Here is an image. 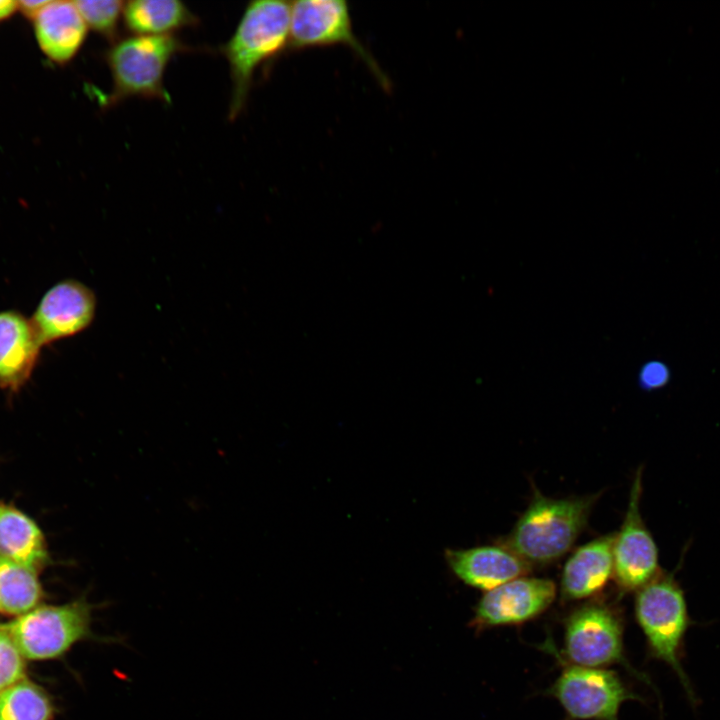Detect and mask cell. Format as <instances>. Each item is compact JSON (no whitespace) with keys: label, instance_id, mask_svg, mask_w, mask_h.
<instances>
[{"label":"cell","instance_id":"cell-24","mask_svg":"<svg viewBox=\"0 0 720 720\" xmlns=\"http://www.w3.org/2000/svg\"><path fill=\"white\" fill-rule=\"evenodd\" d=\"M17 9V2L11 0H0V21L10 17Z\"/></svg>","mask_w":720,"mask_h":720},{"label":"cell","instance_id":"cell-13","mask_svg":"<svg viewBox=\"0 0 720 720\" xmlns=\"http://www.w3.org/2000/svg\"><path fill=\"white\" fill-rule=\"evenodd\" d=\"M32 20L41 51L56 64L70 62L86 40L88 27L74 2L49 1Z\"/></svg>","mask_w":720,"mask_h":720},{"label":"cell","instance_id":"cell-15","mask_svg":"<svg viewBox=\"0 0 720 720\" xmlns=\"http://www.w3.org/2000/svg\"><path fill=\"white\" fill-rule=\"evenodd\" d=\"M41 345L32 324L22 316L0 313V386L20 387L30 376Z\"/></svg>","mask_w":720,"mask_h":720},{"label":"cell","instance_id":"cell-18","mask_svg":"<svg viewBox=\"0 0 720 720\" xmlns=\"http://www.w3.org/2000/svg\"><path fill=\"white\" fill-rule=\"evenodd\" d=\"M41 598L36 571L0 557V611L17 617L39 606Z\"/></svg>","mask_w":720,"mask_h":720},{"label":"cell","instance_id":"cell-9","mask_svg":"<svg viewBox=\"0 0 720 720\" xmlns=\"http://www.w3.org/2000/svg\"><path fill=\"white\" fill-rule=\"evenodd\" d=\"M570 719L618 720L621 705L635 695L613 671L567 666L551 688Z\"/></svg>","mask_w":720,"mask_h":720},{"label":"cell","instance_id":"cell-8","mask_svg":"<svg viewBox=\"0 0 720 720\" xmlns=\"http://www.w3.org/2000/svg\"><path fill=\"white\" fill-rule=\"evenodd\" d=\"M642 466L636 471L628 506L613 541V576L622 592L638 591L661 571L657 544L645 525L640 503Z\"/></svg>","mask_w":720,"mask_h":720},{"label":"cell","instance_id":"cell-1","mask_svg":"<svg viewBox=\"0 0 720 720\" xmlns=\"http://www.w3.org/2000/svg\"><path fill=\"white\" fill-rule=\"evenodd\" d=\"M290 2H250L230 39L221 47L230 71L228 119L245 109L256 72L279 57L289 46Z\"/></svg>","mask_w":720,"mask_h":720},{"label":"cell","instance_id":"cell-17","mask_svg":"<svg viewBox=\"0 0 720 720\" xmlns=\"http://www.w3.org/2000/svg\"><path fill=\"white\" fill-rule=\"evenodd\" d=\"M0 557L36 571L47 559L37 524L21 511L0 505Z\"/></svg>","mask_w":720,"mask_h":720},{"label":"cell","instance_id":"cell-14","mask_svg":"<svg viewBox=\"0 0 720 720\" xmlns=\"http://www.w3.org/2000/svg\"><path fill=\"white\" fill-rule=\"evenodd\" d=\"M614 534L578 547L564 564L560 591L564 600L586 599L604 589L613 576Z\"/></svg>","mask_w":720,"mask_h":720},{"label":"cell","instance_id":"cell-12","mask_svg":"<svg viewBox=\"0 0 720 720\" xmlns=\"http://www.w3.org/2000/svg\"><path fill=\"white\" fill-rule=\"evenodd\" d=\"M444 556L458 579L484 591L526 576L531 570L528 563L501 544L446 549Z\"/></svg>","mask_w":720,"mask_h":720},{"label":"cell","instance_id":"cell-2","mask_svg":"<svg viewBox=\"0 0 720 720\" xmlns=\"http://www.w3.org/2000/svg\"><path fill=\"white\" fill-rule=\"evenodd\" d=\"M598 497L555 499L534 488L529 505L500 544L531 567L551 564L572 548Z\"/></svg>","mask_w":720,"mask_h":720},{"label":"cell","instance_id":"cell-3","mask_svg":"<svg viewBox=\"0 0 720 720\" xmlns=\"http://www.w3.org/2000/svg\"><path fill=\"white\" fill-rule=\"evenodd\" d=\"M190 50L174 35H130L115 40L104 56L112 80L105 105L113 106L131 97L170 103L164 85L166 69L176 54Z\"/></svg>","mask_w":720,"mask_h":720},{"label":"cell","instance_id":"cell-22","mask_svg":"<svg viewBox=\"0 0 720 720\" xmlns=\"http://www.w3.org/2000/svg\"><path fill=\"white\" fill-rule=\"evenodd\" d=\"M639 380L642 387L651 390L663 386L668 380V373L663 364L650 362L642 368Z\"/></svg>","mask_w":720,"mask_h":720},{"label":"cell","instance_id":"cell-16","mask_svg":"<svg viewBox=\"0 0 720 720\" xmlns=\"http://www.w3.org/2000/svg\"><path fill=\"white\" fill-rule=\"evenodd\" d=\"M123 23L132 35L162 36L199 23L198 17L178 0L125 2Z\"/></svg>","mask_w":720,"mask_h":720},{"label":"cell","instance_id":"cell-23","mask_svg":"<svg viewBox=\"0 0 720 720\" xmlns=\"http://www.w3.org/2000/svg\"><path fill=\"white\" fill-rule=\"evenodd\" d=\"M49 1H19L18 9L27 17L34 18Z\"/></svg>","mask_w":720,"mask_h":720},{"label":"cell","instance_id":"cell-21","mask_svg":"<svg viewBox=\"0 0 720 720\" xmlns=\"http://www.w3.org/2000/svg\"><path fill=\"white\" fill-rule=\"evenodd\" d=\"M25 678V657L9 634L0 628V692Z\"/></svg>","mask_w":720,"mask_h":720},{"label":"cell","instance_id":"cell-6","mask_svg":"<svg viewBox=\"0 0 720 720\" xmlns=\"http://www.w3.org/2000/svg\"><path fill=\"white\" fill-rule=\"evenodd\" d=\"M344 45L367 66L378 83L389 90L391 83L379 63L355 34L350 6L343 0H298L290 2L288 51Z\"/></svg>","mask_w":720,"mask_h":720},{"label":"cell","instance_id":"cell-20","mask_svg":"<svg viewBox=\"0 0 720 720\" xmlns=\"http://www.w3.org/2000/svg\"><path fill=\"white\" fill-rule=\"evenodd\" d=\"M88 28L114 42L125 2L119 0H81L74 2Z\"/></svg>","mask_w":720,"mask_h":720},{"label":"cell","instance_id":"cell-4","mask_svg":"<svg viewBox=\"0 0 720 720\" xmlns=\"http://www.w3.org/2000/svg\"><path fill=\"white\" fill-rule=\"evenodd\" d=\"M93 609L86 597H79L62 605L37 606L0 624V628L9 634L25 659H58L83 640L118 642V638L94 634Z\"/></svg>","mask_w":720,"mask_h":720},{"label":"cell","instance_id":"cell-19","mask_svg":"<svg viewBox=\"0 0 720 720\" xmlns=\"http://www.w3.org/2000/svg\"><path fill=\"white\" fill-rule=\"evenodd\" d=\"M54 715L47 692L26 678L0 692V720H53Z\"/></svg>","mask_w":720,"mask_h":720},{"label":"cell","instance_id":"cell-11","mask_svg":"<svg viewBox=\"0 0 720 720\" xmlns=\"http://www.w3.org/2000/svg\"><path fill=\"white\" fill-rule=\"evenodd\" d=\"M96 299L85 285L63 281L42 298L32 326L41 344L73 336L86 329L94 319Z\"/></svg>","mask_w":720,"mask_h":720},{"label":"cell","instance_id":"cell-5","mask_svg":"<svg viewBox=\"0 0 720 720\" xmlns=\"http://www.w3.org/2000/svg\"><path fill=\"white\" fill-rule=\"evenodd\" d=\"M635 615L650 654L677 674L690 698L689 679L682 666V651L690 617L684 590L674 572L661 571L636 591Z\"/></svg>","mask_w":720,"mask_h":720},{"label":"cell","instance_id":"cell-10","mask_svg":"<svg viewBox=\"0 0 720 720\" xmlns=\"http://www.w3.org/2000/svg\"><path fill=\"white\" fill-rule=\"evenodd\" d=\"M555 596L552 580L518 577L485 592L475 607L472 625L485 629L526 622L543 613Z\"/></svg>","mask_w":720,"mask_h":720},{"label":"cell","instance_id":"cell-7","mask_svg":"<svg viewBox=\"0 0 720 720\" xmlns=\"http://www.w3.org/2000/svg\"><path fill=\"white\" fill-rule=\"evenodd\" d=\"M565 651L574 665L603 668L620 663L637 674L623 653L621 619L612 607L604 603H587L569 616L565 629Z\"/></svg>","mask_w":720,"mask_h":720}]
</instances>
